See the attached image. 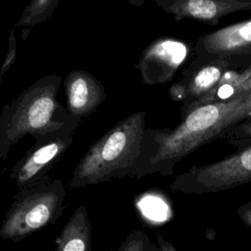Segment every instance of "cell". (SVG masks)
<instances>
[{
  "instance_id": "6da1fadb",
  "label": "cell",
  "mask_w": 251,
  "mask_h": 251,
  "mask_svg": "<svg viewBox=\"0 0 251 251\" xmlns=\"http://www.w3.org/2000/svg\"><path fill=\"white\" fill-rule=\"evenodd\" d=\"M251 116V90L231 100L199 106L174 128L146 127L141 152L130 177L157 174L172 176L177 162L215 140H224L238 124Z\"/></svg>"
},
{
  "instance_id": "7a4b0ae2",
  "label": "cell",
  "mask_w": 251,
  "mask_h": 251,
  "mask_svg": "<svg viewBox=\"0 0 251 251\" xmlns=\"http://www.w3.org/2000/svg\"><path fill=\"white\" fill-rule=\"evenodd\" d=\"M62 77H40L10 103L0 115V159L5 160L13 145L29 134L33 138L51 132L76 130L79 120L74 118L57 100Z\"/></svg>"
},
{
  "instance_id": "3957f363",
  "label": "cell",
  "mask_w": 251,
  "mask_h": 251,
  "mask_svg": "<svg viewBox=\"0 0 251 251\" xmlns=\"http://www.w3.org/2000/svg\"><path fill=\"white\" fill-rule=\"evenodd\" d=\"M145 112H134L114 125L94 142L75 166L71 188L130 176L141 152Z\"/></svg>"
},
{
  "instance_id": "277c9868",
  "label": "cell",
  "mask_w": 251,
  "mask_h": 251,
  "mask_svg": "<svg viewBox=\"0 0 251 251\" xmlns=\"http://www.w3.org/2000/svg\"><path fill=\"white\" fill-rule=\"evenodd\" d=\"M66 189L61 179L47 178L17 191L0 227L3 240L22 241L28 235L54 224L63 214Z\"/></svg>"
},
{
  "instance_id": "5b68a950",
  "label": "cell",
  "mask_w": 251,
  "mask_h": 251,
  "mask_svg": "<svg viewBox=\"0 0 251 251\" xmlns=\"http://www.w3.org/2000/svg\"><path fill=\"white\" fill-rule=\"evenodd\" d=\"M233 154L215 163L193 166L177 175L170 188L177 193L202 194L232 189L251 182V140H231Z\"/></svg>"
},
{
  "instance_id": "8992f818",
  "label": "cell",
  "mask_w": 251,
  "mask_h": 251,
  "mask_svg": "<svg viewBox=\"0 0 251 251\" xmlns=\"http://www.w3.org/2000/svg\"><path fill=\"white\" fill-rule=\"evenodd\" d=\"M250 64L251 56L193 57L181 77L169 88V96L175 102H182V111L210 93L228 72L241 70Z\"/></svg>"
},
{
  "instance_id": "52a82bcc",
  "label": "cell",
  "mask_w": 251,
  "mask_h": 251,
  "mask_svg": "<svg viewBox=\"0 0 251 251\" xmlns=\"http://www.w3.org/2000/svg\"><path fill=\"white\" fill-rule=\"evenodd\" d=\"M74 132L59 131L34 137L33 145L15 163L10 178L17 191L34 186L49 178L51 170L62 159L74 141Z\"/></svg>"
},
{
  "instance_id": "ba28073f",
  "label": "cell",
  "mask_w": 251,
  "mask_h": 251,
  "mask_svg": "<svg viewBox=\"0 0 251 251\" xmlns=\"http://www.w3.org/2000/svg\"><path fill=\"white\" fill-rule=\"evenodd\" d=\"M192 52L193 46L181 39L158 37L145 47L134 68L140 72L144 84L166 83L187 63Z\"/></svg>"
},
{
  "instance_id": "9c48e42d",
  "label": "cell",
  "mask_w": 251,
  "mask_h": 251,
  "mask_svg": "<svg viewBox=\"0 0 251 251\" xmlns=\"http://www.w3.org/2000/svg\"><path fill=\"white\" fill-rule=\"evenodd\" d=\"M194 57L251 56V20L222 27L198 37Z\"/></svg>"
},
{
  "instance_id": "30bf717a",
  "label": "cell",
  "mask_w": 251,
  "mask_h": 251,
  "mask_svg": "<svg viewBox=\"0 0 251 251\" xmlns=\"http://www.w3.org/2000/svg\"><path fill=\"white\" fill-rule=\"evenodd\" d=\"M155 3L176 22L190 19L207 25H217L229 14L251 10V0H156Z\"/></svg>"
},
{
  "instance_id": "8fae6325",
  "label": "cell",
  "mask_w": 251,
  "mask_h": 251,
  "mask_svg": "<svg viewBox=\"0 0 251 251\" xmlns=\"http://www.w3.org/2000/svg\"><path fill=\"white\" fill-rule=\"evenodd\" d=\"M66 109L75 119L88 118L104 102V85L90 73L83 70L70 72L63 82Z\"/></svg>"
},
{
  "instance_id": "7c38bea8",
  "label": "cell",
  "mask_w": 251,
  "mask_h": 251,
  "mask_svg": "<svg viewBox=\"0 0 251 251\" xmlns=\"http://www.w3.org/2000/svg\"><path fill=\"white\" fill-rule=\"evenodd\" d=\"M55 251H91V226L84 205L75 209L61 230Z\"/></svg>"
},
{
  "instance_id": "4fadbf2b",
  "label": "cell",
  "mask_w": 251,
  "mask_h": 251,
  "mask_svg": "<svg viewBox=\"0 0 251 251\" xmlns=\"http://www.w3.org/2000/svg\"><path fill=\"white\" fill-rule=\"evenodd\" d=\"M59 0H33L24 10L14 27L28 26L29 28L47 21L58 6Z\"/></svg>"
},
{
  "instance_id": "5bb4252c",
  "label": "cell",
  "mask_w": 251,
  "mask_h": 251,
  "mask_svg": "<svg viewBox=\"0 0 251 251\" xmlns=\"http://www.w3.org/2000/svg\"><path fill=\"white\" fill-rule=\"evenodd\" d=\"M118 251H159V249L144 230L135 229L125 238Z\"/></svg>"
},
{
  "instance_id": "9a60e30c",
  "label": "cell",
  "mask_w": 251,
  "mask_h": 251,
  "mask_svg": "<svg viewBox=\"0 0 251 251\" xmlns=\"http://www.w3.org/2000/svg\"><path fill=\"white\" fill-rule=\"evenodd\" d=\"M225 141L251 140V116L235 126L225 137Z\"/></svg>"
},
{
  "instance_id": "2e32d148",
  "label": "cell",
  "mask_w": 251,
  "mask_h": 251,
  "mask_svg": "<svg viewBox=\"0 0 251 251\" xmlns=\"http://www.w3.org/2000/svg\"><path fill=\"white\" fill-rule=\"evenodd\" d=\"M17 45H18V42H17V39H16L15 30L13 28L10 32V36H9V40H8V53L6 55V58L3 62V66H2L1 71H0V81H2L4 74L7 73L10 70V68L13 66V64L16 61Z\"/></svg>"
},
{
  "instance_id": "e0dca14e",
  "label": "cell",
  "mask_w": 251,
  "mask_h": 251,
  "mask_svg": "<svg viewBox=\"0 0 251 251\" xmlns=\"http://www.w3.org/2000/svg\"><path fill=\"white\" fill-rule=\"evenodd\" d=\"M240 220L249 227H251V201L242 204L237 209Z\"/></svg>"
},
{
  "instance_id": "ac0fdd59",
  "label": "cell",
  "mask_w": 251,
  "mask_h": 251,
  "mask_svg": "<svg viewBox=\"0 0 251 251\" xmlns=\"http://www.w3.org/2000/svg\"><path fill=\"white\" fill-rule=\"evenodd\" d=\"M157 238V244L159 251H176L175 245L169 241H167L160 232H157L156 235Z\"/></svg>"
}]
</instances>
